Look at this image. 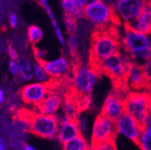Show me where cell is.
Returning <instances> with one entry per match:
<instances>
[{"label":"cell","instance_id":"obj_6","mask_svg":"<svg viewBox=\"0 0 151 150\" xmlns=\"http://www.w3.org/2000/svg\"><path fill=\"white\" fill-rule=\"evenodd\" d=\"M117 132L115 122L100 113L95 119L92 133L91 145L100 144L108 140H116Z\"/></svg>","mask_w":151,"mask_h":150},{"label":"cell","instance_id":"obj_37","mask_svg":"<svg viewBox=\"0 0 151 150\" xmlns=\"http://www.w3.org/2000/svg\"><path fill=\"white\" fill-rule=\"evenodd\" d=\"M86 5H91V4L97 3V2H101V0H86Z\"/></svg>","mask_w":151,"mask_h":150},{"label":"cell","instance_id":"obj_2","mask_svg":"<svg viewBox=\"0 0 151 150\" xmlns=\"http://www.w3.org/2000/svg\"><path fill=\"white\" fill-rule=\"evenodd\" d=\"M83 17L94 24V28L105 29L112 26L119 27L121 20L116 12L115 5L104 2L86 5Z\"/></svg>","mask_w":151,"mask_h":150},{"label":"cell","instance_id":"obj_9","mask_svg":"<svg viewBox=\"0 0 151 150\" xmlns=\"http://www.w3.org/2000/svg\"><path fill=\"white\" fill-rule=\"evenodd\" d=\"M150 38L148 35L125 28V34L121 40V46L126 55L134 52L149 49Z\"/></svg>","mask_w":151,"mask_h":150},{"label":"cell","instance_id":"obj_18","mask_svg":"<svg viewBox=\"0 0 151 150\" xmlns=\"http://www.w3.org/2000/svg\"><path fill=\"white\" fill-rule=\"evenodd\" d=\"M63 150H90V147L83 135L70 140L66 144H63Z\"/></svg>","mask_w":151,"mask_h":150},{"label":"cell","instance_id":"obj_10","mask_svg":"<svg viewBox=\"0 0 151 150\" xmlns=\"http://www.w3.org/2000/svg\"><path fill=\"white\" fill-rule=\"evenodd\" d=\"M115 127L117 134H121L137 144L143 128L140 122L127 113H124L115 122Z\"/></svg>","mask_w":151,"mask_h":150},{"label":"cell","instance_id":"obj_36","mask_svg":"<svg viewBox=\"0 0 151 150\" xmlns=\"http://www.w3.org/2000/svg\"><path fill=\"white\" fill-rule=\"evenodd\" d=\"M4 99H5V94H4L3 91L0 89V104L3 102Z\"/></svg>","mask_w":151,"mask_h":150},{"label":"cell","instance_id":"obj_24","mask_svg":"<svg viewBox=\"0 0 151 150\" xmlns=\"http://www.w3.org/2000/svg\"><path fill=\"white\" fill-rule=\"evenodd\" d=\"M90 147L92 150H117L114 140L91 145Z\"/></svg>","mask_w":151,"mask_h":150},{"label":"cell","instance_id":"obj_14","mask_svg":"<svg viewBox=\"0 0 151 150\" xmlns=\"http://www.w3.org/2000/svg\"><path fill=\"white\" fill-rule=\"evenodd\" d=\"M78 119H71V118L64 116L59 118L60 119V128H59L57 138L62 144H66L70 140H73L76 137L81 135V131L79 127Z\"/></svg>","mask_w":151,"mask_h":150},{"label":"cell","instance_id":"obj_35","mask_svg":"<svg viewBox=\"0 0 151 150\" xmlns=\"http://www.w3.org/2000/svg\"><path fill=\"white\" fill-rule=\"evenodd\" d=\"M86 5V0H76V7L80 9H84Z\"/></svg>","mask_w":151,"mask_h":150},{"label":"cell","instance_id":"obj_29","mask_svg":"<svg viewBox=\"0 0 151 150\" xmlns=\"http://www.w3.org/2000/svg\"><path fill=\"white\" fill-rule=\"evenodd\" d=\"M9 70L14 76L20 77V67H19L18 63H17L15 61L10 60V62H9Z\"/></svg>","mask_w":151,"mask_h":150},{"label":"cell","instance_id":"obj_31","mask_svg":"<svg viewBox=\"0 0 151 150\" xmlns=\"http://www.w3.org/2000/svg\"><path fill=\"white\" fill-rule=\"evenodd\" d=\"M141 125L143 128V130L147 128H149L151 126V112H148L147 114L145 116V117L141 122Z\"/></svg>","mask_w":151,"mask_h":150},{"label":"cell","instance_id":"obj_22","mask_svg":"<svg viewBox=\"0 0 151 150\" xmlns=\"http://www.w3.org/2000/svg\"><path fill=\"white\" fill-rule=\"evenodd\" d=\"M33 73L35 78L39 81V83H46L50 79V77L45 71L43 67L37 62H35L33 64Z\"/></svg>","mask_w":151,"mask_h":150},{"label":"cell","instance_id":"obj_27","mask_svg":"<svg viewBox=\"0 0 151 150\" xmlns=\"http://www.w3.org/2000/svg\"><path fill=\"white\" fill-rule=\"evenodd\" d=\"M52 24H53V29H54L55 34H56V36H57V39L60 41V43L62 45H65V38H64V36H63V33H62L61 29H60V27L59 26L58 23L55 20H52Z\"/></svg>","mask_w":151,"mask_h":150},{"label":"cell","instance_id":"obj_12","mask_svg":"<svg viewBox=\"0 0 151 150\" xmlns=\"http://www.w3.org/2000/svg\"><path fill=\"white\" fill-rule=\"evenodd\" d=\"M125 79L130 91H149L147 82L143 72L142 66L134 63V62H130Z\"/></svg>","mask_w":151,"mask_h":150},{"label":"cell","instance_id":"obj_11","mask_svg":"<svg viewBox=\"0 0 151 150\" xmlns=\"http://www.w3.org/2000/svg\"><path fill=\"white\" fill-rule=\"evenodd\" d=\"M147 0H116L115 8L124 23L138 18Z\"/></svg>","mask_w":151,"mask_h":150},{"label":"cell","instance_id":"obj_26","mask_svg":"<svg viewBox=\"0 0 151 150\" xmlns=\"http://www.w3.org/2000/svg\"><path fill=\"white\" fill-rule=\"evenodd\" d=\"M62 3L65 14H69L76 7V0H62Z\"/></svg>","mask_w":151,"mask_h":150},{"label":"cell","instance_id":"obj_34","mask_svg":"<svg viewBox=\"0 0 151 150\" xmlns=\"http://www.w3.org/2000/svg\"><path fill=\"white\" fill-rule=\"evenodd\" d=\"M79 122V127H80L81 131L82 132L86 131V116H81V118L78 119Z\"/></svg>","mask_w":151,"mask_h":150},{"label":"cell","instance_id":"obj_7","mask_svg":"<svg viewBox=\"0 0 151 150\" xmlns=\"http://www.w3.org/2000/svg\"><path fill=\"white\" fill-rule=\"evenodd\" d=\"M126 96L119 91L112 89L105 98L101 114L116 122L125 113L124 98Z\"/></svg>","mask_w":151,"mask_h":150},{"label":"cell","instance_id":"obj_38","mask_svg":"<svg viewBox=\"0 0 151 150\" xmlns=\"http://www.w3.org/2000/svg\"><path fill=\"white\" fill-rule=\"evenodd\" d=\"M24 150H36L33 146L29 145V144H25L24 145Z\"/></svg>","mask_w":151,"mask_h":150},{"label":"cell","instance_id":"obj_4","mask_svg":"<svg viewBox=\"0 0 151 150\" xmlns=\"http://www.w3.org/2000/svg\"><path fill=\"white\" fill-rule=\"evenodd\" d=\"M60 119L56 115H47L35 112L31 119L29 132L43 138H57Z\"/></svg>","mask_w":151,"mask_h":150},{"label":"cell","instance_id":"obj_30","mask_svg":"<svg viewBox=\"0 0 151 150\" xmlns=\"http://www.w3.org/2000/svg\"><path fill=\"white\" fill-rule=\"evenodd\" d=\"M38 2L44 8L46 12L47 13V14L49 15V17H50L52 20H55L54 19V14L53 13V11L51 10V8L50 7V5H49L47 0H38Z\"/></svg>","mask_w":151,"mask_h":150},{"label":"cell","instance_id":"obj_15","mask_svg":"<svg viewBox=\"0 0 151 150\" xmlns=\"http://www.w3.org/2000/svg\"><path fill=\"white\" fill-rule=\"evenodd\" d=\"M124 28L142 33L151 35V0H147L138 18L130 22L124 23Z\"/></svg>","mask_w":151,"mask_h":150},{"label":"cell","instance_id":"obj_19","mask_svg":"<svg viewBox=\"0 0 151 150\" xmlns=\"http://www.w3.org/2000/svg\"><path fill=\"white\" fill-rule=\"evenodd\" d=\"M27 37L32 45H35L44 38V32L41 28L35 25H32L27 29Z\"/></svg>","mask_w":151,"mask_h":150},{"label":"cell","instance_id":"obj_16","mask_svg":"<svg viewBox=\"0 0 151 150\" xmlns=\"http://www.w3.org/2000/svg\"><path fill=\"white\" fill-rule=\"evenodd\" d=\"M63 104V95L60 93L50 91L43 101L35 107L37 112L47 115H55Z\"/></svg>","mask_w":151,"mask_h":150},{"label":"cell","instance_id":"obj_23","mask_svg":"<svg viewBox=\"0 0 151 150\" xmlns=\"http://www.w3.org/2000/svg\"><path fill=\"white\" fill-rule=\"evenodd\" d=\"M64 21H65V27L68 33L70 35H76L77 30H78V23L75 19H74L69 14H65L64 17Z\"/></svg>","mask_w":151,"mask_h":150},{"label":"cell","instance_id":"obj_3","mask_svg":"<svg viewBox=\"0 0 151 150\" xmlns=\"http://www.w3.org/2000/svg\"><path fill=\"white\" fill-rule=\"evenodd\" d=\"M71 69L72 73V90L78 95H91L92 91L100 77L99 74L88 65H78L71 68Z\"/></svg>","mask_w":151,"mask_h":150},{"label":"cell","instance_id":"obj_28","mask_svg":"<svg viewBox=\"0 0 151 150\" xmlns=\"http://www.w3.org/2000/svg\"><path fill=\"white\" fill-rule=\"evenodd\" d=\"M32 51H33L34 58H35V62H39L42 61V60H45L44 58L45 57V54H46V52L45 50H42L40 48L36 47L35 45H32Z\"/></svg>","mask_w":151,"mask_h":150},{"label":"cell","instance_id":"obj_17","mask_svg":"<svg viewBox=\"0 0 151 150\" xmlns=\"http://www.w3.org/2000/svg\"><path fill=\"white\" fill-rule=\"evenodd\" d=\"M17 61L20 67V77L25 80H30L32 79L34 77L33 68H32L29 60L24 56H21L18 58Z\"/></svg>","mask_w":151,"mask_h":150},{"label":"cell","instance_id":"obj_20","mask_svg":"<svg viewBox=\"0 0 151 150\" xmlns=\"http://www.w3.org/2000/svg\"><path fill=\"white\" fill-rule=\"evenodd\" d=\"M137 145L141 150H151V126L142 131Z\"/></svg>","mask_w":151,"mask_h":150},{"label":"cell","instance_id":"obj_32","mask_svg":"<svg viewBox=\"0 0 151 150\" xmlns=\"http://www.w3.org/2000/svg\"><path fill=\"white\" fill-rule=\"evenodd\" d=\"M8 53H9V57H10L11 60L16 61V60H18L19 56L17 50H16L13 47L11 46V45L9 47V48H8Z\"/></svg>","mask_w":151,"mask_h":150},{"label":"cell","instance_id":"obj_1","mask_svg":"<svg viewBox=\"0 0 151 150\" xmlns=\"http://www.w3.org/2000/svg\"><path fill=\"white\" fill-rule=\"evenodd\" d=\"M120 47L121 41L118 27L94 28L90 38L88 65L99 74V66L100 62L108 56L120 51Z\"/></svg>","mask_w":151,"mask_h":150},{"label":"cell","instance_id":"obj_39","mask_svg":"<svg viewBox=\"0 0 151 150\" xmlns=\"http://www.w3.org/2000/svg\"><path fill=\"white\" fill-rule=\"evenodd\" d=\"M0 150H5V145L1 141H0Z\"/></svg>","mask_w":151,"mask_h":150},{"label":"cell","instance_id":"obj_40","mask_svg":"<svg viewBox=\"0 0 151 150\" xmlns=\"http://www.w3.org/2000/svg\"><path fill=\"white\" fill-rule=\"evenodd\" d=\"M149 50L151 53V39L150 40V44H149Z\"/></svg>","mask_w":151,"mask_h":150},{"label":"cell","instance_id":"obj_5","mask_svg":"<svg viewBox=\"0 0 151 150\" xmlns=\"http://www.w3.org/2000/svg\"><path fill=\"white\" fill-rule=\"evenodd\" d=\"M151 94L149 92L131 91L124 98L125 113L132 116L141 124L149 112Z\"/></svg>","mask_w":151,"mask_h":150},{"label":"cell","instance_id":"obj_33","mask_svg":"<svg viewBox=\"0 0 151 150\" xmlns=\"http://www.w3.org/2000/svg\"><path fill=\"white\" fill-rule=\"evenodd\" d=\"M9 22L12 28L16 29L18 27V18L16 14L12 13L9 15Z\"/></svg>","mask_w":151,"mask_h":150},{"label":"cell","instance_id":"obj_41","mask_svg":"<svg viewBox=\"0 0 151 150\" xmlns=\"http://www.w3.org/2000/svg\"><path fill=\"white\" fill-rule=\"evenodd\" d=\"M90 150H92V149H91V147H90Z\"/></svg>","mask_w":151,"mask_h":150},{"label":"cell","instance_id":"obj_8","mask_svg":"<svg viewBox=\"0 0 151 150\" xmlns=\"http://www.w3.org/2000/svg\"><path fill=\"white\" fill-rule=\"evenodd\" d=\"M48 92L47 83L38 82L29 83L22 87L18 91V95L24 104L36 107L43 101Z\"/></svg>","mask_w":151,"mask_h":150},{"label":"cell","instance_id":"obj_13","mask_svg":"<svg viewBox=\"0 0 151 150\" xmlns=\"http://www.w3.org/2000/svg\"><path fill=\"white\" fill-rule=\"evenodd\" d=\"M39 64L43 67L48 76L51 78H63L71 76L72 74L71 69V64L65 56H60L57 60L47 61L42 60Z\"/></svg>","mask_w":151,"mask_h":150},{"label":"cell","instance_id":"obj_25","mask_svg":"<svg viewBox=\"0 0 151 150\" xmlns=\"http://www.w3.org/2000/svg\"><path fill=\"white\" fill-rule=\"evenodd\" d=\"M142 69L147 82L149 91L151 90V59L142 65Z\"/></svg>","mask_w":151,"mask_h":150},{"label":"cell","instance_id":"obj_21","mask_svg":"<svg viewBox=\"0 0 151 150\" xmlns=\"http://www.w3.org/2000/svg\"><path fill=\"white\" fill-rule=\"evenodd\" d=\"M68 47L69 50V53L71 56V60H75L80 58V55L78 53V40L76 35H70L68 39Z\"/></svg>","mask_w":151,"mask_h":150}]
</instances>
